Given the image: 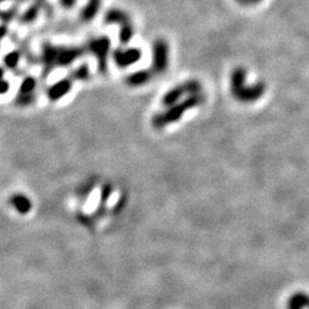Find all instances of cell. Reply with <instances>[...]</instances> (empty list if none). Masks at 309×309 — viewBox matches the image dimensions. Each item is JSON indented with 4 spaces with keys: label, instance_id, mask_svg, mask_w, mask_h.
I'll return each mask as SVG.
<instances>
[{
    "label": "cell",
    "instance_id": "cell-14",
    "mask_svg": "<svg viewBox=\"0 0 309 309\" xmlns=\"http://www.w3.org/2000/svg\"><path fill=\"white\" fill-rule=\"evenodd\" d=\"M41 11H43V7L38 5V4L33 3L32 5L29 6L27 10L23 12V14H21L19 16L20 24H24V26H28V24L33 23L37 19H38V16H39Z\"/></svg>",
    "mask_w": 309,
    "mask_h": 309
},
{
    "label": "cell",
    "instance_id": "cell-20",
    "mask_svg": "<svg viewBox=\"0 0 309 309\" xmlns=\"http://www.w3.org/2000/svg\"><path fill=\"white\" fill-rule=\"evenodd\" d=\"M19 4H16V5L11 6L8 10H6L5 12L0 11V20L3 21V24H7L11 23L12 21L14 19H16V16L19 14Z\"/></svg>",
    "mask_w": 309,
    "mask_h": 309
},
{
    "label": "cell",
    "instance_id": "cell-26",
    "mask_svg": "<svg viewBox=\"0 0 309 309\" xmlns=\"http://www.w3.org/2000/svg\"><path fill=\"white\" fill-rule=\"evenodd\" d=\"M0 41H2V39H0Z\"/></svg>",
    "mask_w": 309,
    "mask_h": 309
},
{
    "label": "cell",
    "instance_id": "cell-13",
    "mask_svg": "<svg viewBox=\"0 0 309 309\" xmlns=\"http://www.w3.org/2000/svg\"><path fill=\"white\" fill-rule=\"evenodd\" d=\"M309 308V294L303 291L292 294L286 303V309H307Z\"/></svg>",
    "mask_w": 309,
    "mask_h": 309
},
{
    "label": "cell",
    "instance_id": "cell-8",
    "mask_svg": "<svg viewBox=\"0 0 309 309\" xmlns=\"http://www.w3.org/2000/svg\"><path fill=\"white\" fill-rule=\"evenodd\" d=\"M111 56L119 69H125L139 62L142 53L139 48H117L112 52Z\"/></svg>",
    "mask_w": 309,
    "mask_h": 309
},
{
    "label": "cell",
    "instance_id": "cell-4",
    "mask_svg": "<svg viewBox=\"0 0 309 309\" xmlns=\"http://www.w3.org/2000/svg\"><path fill=\"white\" fill-rule=\"evenodd\" d=\"M202 85L199 84L198 82L196 81H189L186 82L185 84L179 85L173 87L172 90H170L168 93H166L164 97H163V106L166 108H170L174 106L175 103L179 102L183 95H191V94H198L202 93Z\"/></svg>",
    "mask_w": 309,
    "mask_h": 309
},
{
    "label": "cell",
    "instance_id": "cell-24",
    "mask_svg": "<svg viewBox=\"0 0 309 309\" xmlns=\"http://www.w3.org/2000/svg\"><path fill=\"white\" fill-rule=\"evenodd\" d=\"M15 2H16V3H18V4H19V5H20V4H22V3H26V2H28V0H15Z\"/></svg>",
    "mask_w": 309,
    "mask_h": 309
},
{
    "label": "cell",
    "instance_id": "cell-18",
    "mask_svg": "<svg viewBox=\"0 0 309 309\" xmlns=\"http://www.w3.org/2000/svg\"><path fill=\"white\" fill-rule=\"evenodd\" d=\"M69 77L72 79V82L78 81V82H86L89 81L91 77V69L90 65L87 63H83L79 66H77L76 69H73L69 73Z\"/></svg>",
    "mask_w": 309,
    "mask_h": 309
},
{
    "label": "cell",
    "instance_id": "cell-1",
    "mask_svg": "<svg viewBox=\"0 0 309 309\" xmlns=\"http://www.w3.org/2000/svg\"><path fill=\"white\" fill-rule=\"evenodd\" d=\"M204 100H205V97H204L203 92L198 94L188 95V98L185 101L175 103L174 106L168 108L166 111L154 115L151 119L152 126L157 129H162L165 126H168L169 124L178 122L187 110L200 106V104L204 102Z\"/></svg>",
    "mask_w": 309,
    "mask_h": 309
},
{
    "label": "cell",
    "instance_id": "cell-23",
    "mask_svg": "<svg viewBox=\"0 0 309 309\" xmlns=\"http://www.w3.org/2000/svg\"><path fill=\"white\" fill-rule=\"evenodd\" d=\"M236 2H239L242 5H254V4L261 2V0H236Z\"/></svg>",
    "mask_w": 309,
    "mask_h": 309
},
{
    "label": "cell",
    "instance_id": "cell-5",
    "mask_svg": "<svg viewBox=\"0 0 309 309\" xmlns=\"http://www.w3.org/2000/svg\"><path fill=\"white\" fill-rule=\"evenodd\" d=\"M86 54L85 47L76 45H57L56 68H68Z\"/></svg>",
    "mask_w": 309,
    "mask_h": 309
},
{
    "label": "cell",
    "instance_id": "cell-19",
    "mask_svg": "<svg viewBox=\"0 0 309 309\" xmlns=\"http://www.w3.org/2000/svg\"><path fill=\"white\" fill-rule=\"evenodd\" d=\"M133 36H134V27H133V24L131 21H128V22L124 23L120 26L119 29V43L122 45H126L128 44L129 41L132 40Z\"/></svg>",
    "mask_w": 309,
    "mask_h": 309
},
{
    "label": "cell",
    "instance_id": "cell-7",
    "mask_svg": "<svg viewBox=\"0 0 309 309\" xmlns=\"http://www.w3.org/2000/svg\"><path fill=\"white\" fill-rule=\"evenodd\" d=\"M56 49L57 45H54L49 41L41 44L40 55L38 57L41 65V78L46 79L52 71L56 68Z\"/></svg>",
    "mask_w": 309,
    "mask_h": 309
},
{
    "label": "cell",
    "instance_id": "cell-25",
    "mask_svg": "<svg viewBox=\"0 0 309 309\" xmlns=\"http://www.w3.org/2000/svg\"><path fill=\"white\" fill-rule=\"evenodd\" d=\"M4 2H6V0H0V4H2V3H4Z\"/></svg>",
    "mask_w": 309,
    "mask_h": 309
},
{
    "label": "cell",
    "instance_id": "cell-3",
    "mask_svg": "<svg viewBox=\"0 0 309 309\" xmlns=\"http://www.w3.org/2000/svg\"><path fill=\"white\" fill-rule=\"evenodd\" d=\"M111 49V40L108 36L93 37L89 39L85 45L86 53L92 54L98 62V72L101 74L108 73V58Z\"/></svg>",
    "mask_w": 309,
    "mask_h": 309
},
{
    "label": "cell",
    "instance_id": "cell-2",
    "mask_svg": "<svg viewBox=\"0 0 309 309\" xmlns=\"http://www.w3.org/2000/svg\"><path fill=\"white\" fill-rule=\"evenodd\" d=\"M246 71L243 68H236L233 71L230 78V90L233 97L240 102H256L265 94L266 85L264 83H257L253 86L245 85Z\"/></svg>",
    "mask_w": 309,
    "mask_h": 309
},
{
    "label": "cell",
    "instance_id": "cell-11",
    "mask_svg": "<svg viewBox=\"0 0 309 309\" xmlns=\"http://www.w3.org/2000/svg\"><path fill=\"white\" fill-rule=\"evenodd\" d=\"M153 76V73L151 72V70H137L135 72H133L131 74L125 78V83L129 87H140L143 86L145 84L151 81V78Z\"/></svg>",
    "mask_w": 309,
    "mask_h": 309
},
{
    "label": "cell",
    "instance_id": "cell-15",
    "mask_svg": "<svg viewBox=\"0 0 309 309\" xmlns=\"http://www.w3.org/2000/svg\"><path fill=\"white\" fill-rule=\"evenodd\" d=\"M11 203H12V205H13V207H15V210L19 213H21V214H27V213L30 212L31 207H32L31 200L29 199L27 196L21 195V194L12 196Z\"/></svg>",
    "mask_w": 309,
    "mask_h": 309
},
{
    "label": "cell",
    "instance_id": "cell-16",
    "mask_svg": "<svg viewBox=\"0 0 309 309\" xmlns=\"http://www.w3.org/2000/svg\"><path fill=\"white\" fill-rule=\"evenodd\" d=\"M36 87H37V79L32 76H26L22 82H21V85L19 87L18 95H30V94H36Z\"/></svg>",
    "mask_w": 309,
    "mask_h": 309
},
{
    "label": "cell",
    "instance_id": "cell-12",
    "mask_svg": "<svg viewBox=\"0 0 309 309\" xmlns=\"http://www.w3.org/2000/svg\"><path fill=\"white\" fill-rule=\"evenodd\" d=\"M128 21H131L129 15L120 8H110L106 12L103 18L104 24H119V26H122Z\"/></svg>",
    "mask_w": 309,
    "mask_h": 309
},
{
    "label": "cell",
    "instance_id": "cell-22",
    "mask_svg": "<svg viewBox=\"0 0 309 309\" xmlns=\"http://www.w3.org/2000/svg\"><path fill=\"white\" fill-rule=\"evenodd\" d=\"M57 2L60 7H62L65 11H70L77 5L78 0H57Z\"/></svg>",
    "mask_w": 309,
    "mask_h": 309
},
{
    "label": "cell",
    "instance_id": "cell-6",
    "mask_svg": "<svg viewBox=\"0 0 309 309\" xmlns=\"http://www.w3.org/2000/svg\"><path fill=\"white\" fill-rule=\"evenodd\" d=\"M169 66V45L164 39H157L152 44L151 72L161 74Z\"/></svg>",
    "mask_w": 309,
    "mask_h": 309
},
{
    "label": "cell",
    "instance_id": "cell-21",
    "mask_svg": "<svg viewBox=\"0 0 309 309\" xmlns=\"http://www.w3.org/2000/svg\"><path fill=\"white\" fill-rule=\"evenodd\" d=\"M4 77H5V70L3 66H0V95L6 94L10 91V83Z\"/></svg>",
    "mask_w": 309,
    "mask_h": 309
},
{
    "label": "cell",
    "instance_id": "cell-17",
    "mask_svg": "<svg viewBox=\"0 0 309 309\" xmlns=\"http://www.w3.org/2000/svg\"><path fill=\"white\" fill-rule=\"evenodd\" d=\"M22 55H21V53L19 49H15V51H11L8 52L5 56L3 58V63L4 66H5L6 69L11 70V71H15L18 69L20 60Z\"/></svg>",
    "mask_w": 309,
    "mask_h": 309
},
{
    "label": "cell",
    "instance_id": "cell-9",
    "mask_svg": "<svg viewBox=\"0 0 309 309\" xmlns=\"http://www.w3.org/2000/svg\"><path fill=\"white\" fill-rule=\"evenodd\" d=\"M72 85L73 82L69 76L60 79V81H57L56 83H54L53 85L48 87L47 92H46L48 100L52 102H55L58 101L60 99L64 98L66 94L70 93L71 89H72Z\"/></svg>",
    "mask_w": 309,
    "mask_h": 309
},
{
    "label": "cell",
    "instance_id": "cell-10",
    "mask_svg": "<svg viewBox=\"0 0 309 309\" xmlns=\"http://www.w3.org/2000/svg\"><path fill=\"white\" fill-rule=\"evenodd\" d=\"M102 0H87L86 5L79 12V20L84 23H90L97 18L101 10Z\"/></svg>",
    "mask_w": 309,
    "mask_h": 309
}]
</instances>
